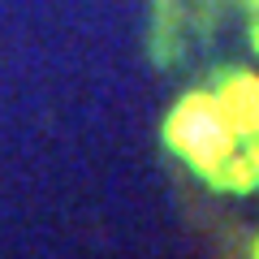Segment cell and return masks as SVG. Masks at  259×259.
Instances as JSON below:
<instances>
[{
  "instance_id": "obj_1",
  "label": "cell",
  "mask_w": 259,
  "mask_h": 259,
  "mask_svg": "<svg viewBox=\"0 0 259 259\" xmlns=\"http://www.w3.org/2000/svg\"><path fill=\"white\" fill-rule=\"evenodd\" d=\"M164 143L203 177V182L221 186L225 160L238 151V134L225 121V108L216 95L207 91H190L164 121Z\"/></svg>"
},
{
  "instance_id": "obj_2",
  "label": "cell",
  "mask_w": 259,
  "mask_h": 259,
  "mask_svg": "<svg viewBox=\"0 0 259 259\" xmlns=\"http://www.w3.org/2000/svg\"><path fill=\"white\" fill-rule=\"evenodd\" d=\"M216 100H221L225 121L238 134V143L255 139L259 134V78L255 74H229L221 82V91H216Z\"/></svg>"
},
{
  "instance_id": "obj_3",
  "label": "cell",
  "mask_w": 259,
  "mask_h": 259,
  "mask_svg": "<svg viewBox=\"0 0 259 259\" xmlns=\"http://www.w3.org/2000/svg\"><path fill=\"white\" fill-rule=\"evenodd\" d=\"M250 44H255V52H259V22L250 26Z\"/></svg>"
},
{
  "instance_id": "obj_4",
  "label": "cell",
  "mask_w": 259,
  "mask_h": 259,
  "mask_svg": "<svg viewBox=\"0 0 259 259\" xmlns=\"http://www.w3.org/2000/svg\"><path fill=\"white\" fill-rule=\"evenodd\" d=\"M255 259H259V242H255Z\"/></svg>"
}]
</instances>
